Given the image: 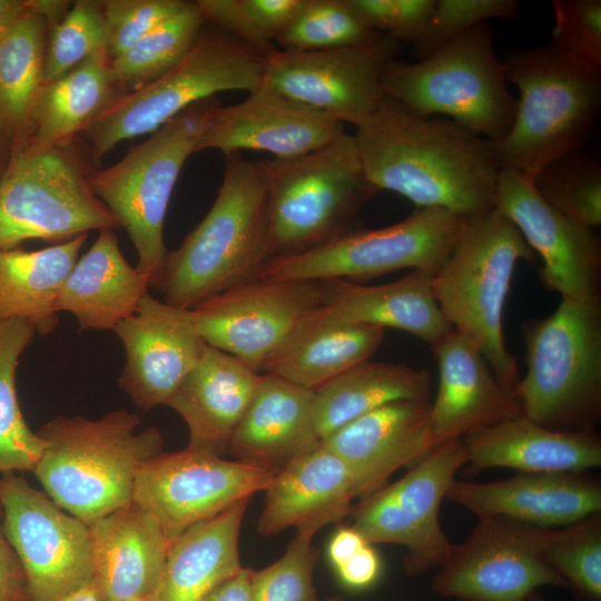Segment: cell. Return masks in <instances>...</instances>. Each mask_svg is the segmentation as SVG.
I'll list each match as a JSON object with an SVG mask.
<instances>
[{
  "label": "cell",
  "instance_id": "obj_1",
  "mask_svg": "<svg viewBox=\"0 0 601 601\" xmlns=\"http://www.w3.org/2000/svg\"><path fill=\"white\" fill-rule=\"evenodd\" d=\"M368 180L417 208L470 217L494 208L501 168L492 141L386 97L354 134Z\"/></svg>",
  "mask_w": 601,
  "mask_h": 601
},
{
  "label": "cell",
  "instance_id": "obj_2",
  "mask_svg": "<svg viewBox=\"0 0 601 601\" xmlns=\"http://www.w3.org/2000/svg\"><path fill=\"white\" fill-rule=\"evenodd\" d=\"M269 259L267 180L259 161L225 156L217 197L203 220L167 253L158 290L166 304L193 309L256 280Z\"/></svg>",
  "mask_w": 601,
  "mask_h": 601
},
{
  "label": "cell",
  "instance_id": "obj_3",
  "mask_svg": "<svg viewBox=\"0 0 601 601\" xmlns=\"http://www.w3.org/2000/svg\"><path fill=\"white\" fill-rule=\"evenodd\" d=\"M520 98L510 131L492 142L501 169L531 181L550 161L583 150L601 110V72L550 42L511 49L502 59Z\"/></svg>",
  "mask_w": 601,
  "mask_h": 601
},
{
  "label": "cell",
  "instance_id": "obj_4",
  "mask_svg": "<svg viewBox=\"0 0 601 601\" xmlns=\"http://www.w3.org/2000/svg\"><path fill=\"white\" fill-rule=\"evenodd\" d=\"M141 420L127 410L99 420L57 416L37 433L46 447L33 470L45 493L89 524L134 496L140 465L162 452L156 426L136 433Z\"/></svg>",
  "mask_w": 601,
  "mask_h": 601
},
{
  "label": "cell",
  "instance_id": "obj_5",
  "mask_svg": "<svg viewBox=\"0 0 601 601\" xmlns=\"http://www.w3.org/2000/svg\"><path fill=\"white\" fill-rule=\"evenodd\" d=\"M259 164L268 189L269 258L308 252L361 229L362 210L380 193L347 132L312 152Z\"/></svg>",
  "mask_w": 601,
  "mask_h": 601
},
{
  "label": "cell",
  "instance_id": "obj_6",
  "mask_svg": "<svg viewBox=\"0 0 601 601\" xmlns=\"http://www.w3.org/2000/svg\"><path fill=\"white\" fill-rule=\"evenodd\" d=\"M534 253L514 224L495 208L466 218L447 259L432 278L435 299L446 321L470 336L500 384L514 392L515 357L503 337V309L512 276Z\"/></svg>",
  "mask_w": 601,
  "mask_h": 601
},
{
  "label": "cell",
  "instance_id": "obj_7",
  "mask_svg": "<svg viewBox=\"0 0 601 601\" xmlns=\"http://www.w3.org/2000/svg\"><path fill=\"white\" fill-rule=\"evenodd\" d=\"M526 374L513 394L528 418L558 431H593L601 416L600 302L561 298L523 326Z\"/></svg>",
  "mask_w": 601,
  "mask_h": 601
},
{
  "label": "cell",
  "instance_id": "obj_8",
  "mask_svg": "<svg viewBox=\"0 0 601 601\" xmlns=\"http://www.w3.org/2000/svg\"><path fill=\"white\" fill-rule=\"evenodd\" d=\"M381 87L408 111L449 118L492 142L510 131L516 111L489 22L416 62L393 60Z\"/></svg>",
  "mask_w": 601,
  "mask_h": 601
},
{
  "label": "cell",
  "instance_id": "obj_9",
  "mask_svg": "<svg viewBox=\"0 0 601 601\" xmlns=\"http://www.w3.org/2000/svg\"><path fill=\"white\" fill-rule=\"evenodd\" d=\"M218 106L215 97L200 101L160 127L120 161L86 170L90 189L131 239L137 252L136 268L148 277L150 287L158 288L167 255L164 223L170 196Z\"/></svg>",
  "mask_w": 601,
  "mask_h": 601
},
{
  "label": "cell",
  "instance_id": "obj_10",
  "mask_svg": "<svg viewBox=\"0 0 601 601\" xmlns=\"http://www.w3.org/2000/svg\"><path fill=\"white\" fill-rule=\"evenodd\" d=\"M265 57L230 35L198 38L185 57L155 80L117 95L83 131L92 159L117 144L155 132L191 106L221 91L258 88Z\"/></svg>",
  "mask_w": 601,
  "mask_h": 601
},
{
  "label": "cell",
  "instance_id": "obj_11",
  "mask_svg": "<svg viewBox=\"0 0 601 601\" xmlns=\"http://www.w3.org/2000/svg\"><path fill=\"white\" fill-rule=\"evenodd\" d=\"M86 170L71 146L16 144L0 178V249L120 227L90 189Z\"/></svg>",
  "mask_w": 601,
  "mask_h": 601
},
{
  "label": "cell",
  "instance_id": "obj_12",
  "mask_svg": "<svg viewBox=\"0 0 601 601\" xmlns=\"http://www.w3.org/2000/svg\"><path fill=\"white\" fill-rule=\"evenodd\" d=\"M466 218L440 208H416L394 225L361 228L308 252L272 257L257 279L365 282L403 268L434 276Z\"/></svg>",
  "mask_w": 601,
  "mask_h": 601
},
{
  "label": "cell",
  "instance_id": "obj_13",
  "mask_svg": "<svg viewBox=\"0 0 601 601\" xmlns=\"http://www.w3.org/2000/svg\"><path fill=\"white\" fill-rule=\"evenodd\" d=\"M466 464L462 439L437 445L398 481L362 497L351 512V526L372 545L403 546L410 577L440 569L454 544L440 523L441 503Z\"/></svg>",
  "mask_w": 601,
  "mask_h": 601
},
{
  "label": "cell",
  "instance_id": "obj_14",
  "mask_svg": "<svg viewBox=\"0 0 601 601\" xmlns=\"http://www.w3.org/2000/svg\"><path fill=\"white\" fill-rule=\"evenodd\" d=\"M6 536L27 578L30 601H52L92 580L89 526L66 513L24 475L0 474Z\"/></svg>",
  "mask_w": 601,
  "mask_h": 601
},
{
  "label": "cell",
  "instance_id": "obj_15",
  "mask_svg": "<svg viewBox=\"0 0 601 601\" xmlns=\"http://www.w3.org/2000/svg\"><path fill=\"white\" fill-rule=\"evenodd\" d=\"M401 48L377 32L363 43L334 49H276L265 57L260 86L358 127L384 97L382 76Z\"/></svg>",
  "mask_w": 601,
  "mask_h": 601
},
{
  "label": "cell",
  "instance_id": "obj_16",
  "mask_svg": "<svg viewBox=\"0 0 601 601\" xmlns=\"http://www.w3.org/2000/svg\"><path fill=\"white\" fill-rule=\"evenodd\" d=\"M274 474L186 447L164 451L137 471L134 496L173 542L193 525L265 491Z\"/></svg>",
  "mask_w": 601,
  "mask_h": 601
},
{
  "label": "cell",
  "instance_id": "obj_17",
  "mask_svg": "<svg viewBox=\"0 0 601 601\" xmlns=\"http://www.w3.org/2000/svg\"><path fill=\"white\" fill-rule=\"evenodd\" d=\"M323 305L322 280H253L190 309L203 341L256 372L311 312Z\"/></svg>",
  "mask_w": 601,
  "mask_h": 601
},
{
  "label": "cell",
  "instance_id": "obj_18",
  "mask_svg": "<svg viewBox=\"0 0 601 601\" xmlns=\"http://www.w3.org/2000/svg\"><path fill=\"white\" fill-rule=\"evenodd\" d=\"M544 585L569 589L528 539L522 523L481 518L453 544L432 590L456 601H530Z\"/></svg>",
  "mask_w": 601,
  "mask_h": 601
},
{
  "label": "cell",
  "instance_id": "obj_19",
  "mask_svg": "<svg viewBox=\"0 0 601 601\" xmlns=\"http://www.w3.org/2000/svg\"><path fill=\"white\" fill-rule=\"evenodd\" d=\"M494 208L540 255L542 284L561 298L600 302L601 246L593 228L561 213L533 181L501 169Z\"/></svg>",
  "mask_w": 601,
  "mask_h": 601
},
{
  "label": "cell",
  "instance_id": "obj_20",
  "mask_svg": "<svg viewBox=\"0 0 601 601\" xmlns=\"http://www.w3.org/2000/svg\"><path fill=\"white\" fill-rule=\"evenodd\" d=\"M345 132L333 116L259 86L240 102L215 109L195 152L256 150L286 159L321 149Z\"/></svg>",
  "mask_w": 601,
  "mask_h": 601
},
{
  "label": "cell",
  "instance_id": "obj_21",
  "mask_svg": "<svg viewBox=\"0 0 601 601\" xmlns=\"http://www.w3.org/2000/svg\"><path fill=\"white\" fill-rule=\"evenodd\" d=\"M114 331L126 351L118 384L144 411L168 404L207 346L190 309L159 302L149 292Z\"/></svg>",
  "mask_w": 601,
  "mask_h": 601
},
{
  "label": "cell",
  "instance_id": "obj_22",
  "mask_svg": "<svg viewBox=\"0 0 601 601\" xmlns=\"http://www.w3.org/2000/svg\"><path fill=\"white\" fill-rule=\"evenodd\" d=\"M445 499L477 519L553 529L601 512V483L587 472L518 473L491 482L455 480Z\"/></svg>",
  "mask_w": 601,
  "mask_h": 601
},
{
  "label": "cell",
  "instance_id": "obj_23",
  "mask_svg": "<svg viewBox=\"0 0 601 601\" xmlns=\"http://www.w3.org/2000/svg\"><path fill=\"white\" fill-rule=\"evenodd\" d=\"M430 410L426 400L391 402L344 425L322 444L347 465L358 497H365L435 447Z\"/></svg>",
  "mask_w": 601,
  "mask_h": 601
},
{
  "label": "cell",
  "instance_id": "obj_24",
  "mask_svg": "<svg viewBox=\"0 0 601 601\" xmlns=\"http://www.w3.org/2000/svg\"><path fill=\"white\" fill-rule=\"evenodd\" d=\"M432 349L439 368L430 410L435 447L522 414L515 395L500 384L470 336L452 329Z\"/></svg>",
  "mask_w": 601,
  "mask_h": 601
},
{
  "label": "cell",
  "instance_id": "obj_25",
  "mask_svg": "<svg viewBox=\"0 0 601 601\" xmlns=\"http://www.w3.org/2000/svg\"><path fill=\"white\" fill-rule=\"evenodd\" d=\"M88 526L102 601L150 599L171 544L157 521L131 500Z\"/></svg>",
  "mask_w": 601,
  "mask_h": 601
},
{
  "label": "cell",
  "instance_id": "obj_26",
  "mask_svg": "<svg viewBox=\"0 0 601 601\" xmlns=\"http://www.w3.org/2000/svg\"><path fill=\"white\" fill-rule=\"evenodd\" d=\"M262 378L236 357L207 345L167 404L187 424L188 447L219 456L228 452Z\"/></svg>",
  "mask_w": 601,
  "mask_h": 601
},
{
  "label": "cell",
  "instance_id": "obj_27",
  "mask_svg": "<svg viewBox=\"0 0 601 601\" xmlns=\"http://www.w3.org/2000/svg\"><path fill=\"white\" fill-rule=\"evenodd\" d=\"M313 400L314 391L264 374L228 452L237 461L275 475L321 444L313 422Z\"/></svg>",
  "mask_w": 601,
  "mask_h": 601
},
{
  "label": "cell",
  "instance_id": "obj_28",
  "mask_svg": "<svg viewBox=\"0 0 601 601\" xmlns=\"http://www.w3.org/2000/svg\"><path fill=\"white\" fill-rule=\"evenodd\" d=\"M462 440L471 472L508 467L519 473H568L601 465V439L595 430H552L523 414Z\"/></svg>",
  "mask_w": 601,
  "mask_h": 601
},
{
  "label": "cell",
  "instance_id": "obj_29",
  "mask_svg": "<svg viewBox=\"0 0 601 601\" xmlns=\"http://www.w3.org/2000/svg\"><path fill=\"white\" fill-rule=\"evenodd\" d=\"M264 492L257 523L264 536L308 522L337 523L351 514L358 497L349 469L322 442L276 473Z\"/></svg>",
  "mask_w": 601,
  "mask_h": 601
},
{
  "label": "cell",
  "instance_id": "obj_30",
  "mask_svg": "<svg viewBox=\"0 0 601 601\" xmlns=\"http://www.w3.org/2000/svg\"><path fill=\"white\" fill-rule=\"evenodd\" d=\"M384 336V328L351 321L323 304L302 319L264 372L316 391L370 359Z\"/></svg>",
  "mask_w": 601,
  "mask_h": 601
},
{
  "label": "cell",
  "instance_id": "obj_31",
  "mask_svg": "<svg viewBox=\"0 0 601 601\" xmlns=\"http://www.w3.org/2000/svg\"><path fill=\"white\" fill-rule=\"evenodd\" d=\"M149 279L125 259L112 229H102L88 252L76 262L56 302L80 329H114L134 315Z\"/></svg>",
  "mask_w": 601,
  "mask_h": 601
},
{
  "label": "cell",
  "instance_id": "obj_32",
  "mask_svg": "<svg viewBox=\"0 0 601 601\" xmlns=\"http://www.w3.org/2000/svg\"><path fill=\"white\" fill-rule=\"evenodd\" d=\"M432 275L413 270L401 279L365 285L346 279L323 283V304L362 324L410 333L431 347L453 327L435 299Z\"/></svg>",
  "mask_w": 601,
  "mask_h": 601
},
{
  "label": "cell",
  "instance_id": "obj_33",
  "mask_svg": "<svg viewBox=\"0 0 601 601\" xmlns=\"http://www.w3.org/2000/svg\"><path fill=\"white\" fill-rule=\"evenodd\" d=\"M249 500L193 525L171 542L149 601H204L243 568L239 534Z\"/></svg>",
  "mask_w": 601,
  "mask_h": 601
},
{
  "label": "cell",
  "instance_id": "obj_34",
  "mask_svg": "<svg viewBox=\"0 0 601 601\" xmlns=\"http://www.w3.org/2000/svg\"><path fill=\"white\" fill-rule=\"evenodd\" d=\"M108 50L90 56L55 80L41 85L19 142L68 147L117 96Z\"/></svg>",
  "mask_w": 601,
  "mask_h": 601
},
{
  "label": "cell",
  "instance_id": "obj_35",
  "mask_svg": "<svg viewBox=\"0 0 601 601\" xmlns=\"http://www.w3.org/2000/svg\"><path fill=\"white\" fill-rule=\"evenodd\" d=\"M87 234L39 250L0 249V321L22 319L40 335L58 325L56 302Z\"/></svg>",
  "mask_w": 601,
  "mask_h": 601
},
{
  "label": "cell",
  "instance_id": "obj_36",
  "mask_svg": "<svg viewBox=\"0 0 601 601\" xmlns=\"http://www.w3.org/2000/svg\"><path fill=\"white\" fill-rule=\"evenodd\" d=\"M431 376L407 364L371 362L356 364L316 391L313 422L324 440L349 422L387 403L430 401Z\"/></svg>",
  "mask_w": 601,
  "mask_h": 601
},
{
  "label": "cell",
  "instance_id": "obj_37",
  "mask_svg": "<svg viewBox=\"0 0 601 601\" xmlns=\"http://www.w3.org/2000/svg\"><path fill=\"white\" fill-rule=\"evenodd\" d=\"M49 26L33 10L0 37V120L16 144L26 132L30 109L42 85Z\"/></svg>",
  "mask_w": 601,
  "mask_h": 601
},
{
  "label": "cell",
  "instance_id": "obj_38",
  "mask_svg": "<svg viewBox=\"0 0 601 601\" xmlns=\"http://www.w3.org/2000/svg\"><path fill=\"white\" fill-rule=\"evenodd\" d=\"M36 333L26 321H0V474L33 472L46 447L27 425L16 391L19 358Z\"/></svg>",
  "mask_w": 601,
  "mask_h": 601
},
{
  "label": "cell",
  "instance_id": "obj_39",
  "mask_svg": "<svg viewBox=\"0 0 601 601\" xmlns=\"http://www.w3.org/2000/svg\"><path fill=\"white\" fill-rule=\"evenodd\" d=\"M523 528L580 601H601V512L561 528Z\"/></svg>",
  "mask_w": 601,
  "mask_h": 601
},
{
  "label": "cell",
  "instance_id": "obj_40",
  "mask_svg": "<svg viewBox=\"0 0 601 601\" xmlns=\"http://www.w3.org/2000/svg\"><path fill=\"white\" fill-rule=\"evenodd\" d=\"M204 21L196 1H187L181 10L111 59V73L117 86L131 85L137 89L167 72L196 43Z\"/></svg>",
  "mask_w": 601,
  "mask_h": 601
},
{
  "label": "cell",
  "instance_id": "obj_41",
  "mask_svg": "<svg viewBox=\"0 0 601 601\" xmlns=\"http://www.w3.org/2000/svg\"><path fill=\"white\" fill-rule=\"evenodd\" d=\"M539 194L574 220L595 228L601 225V166L583 150L546 164L534 177Z\"/></svg>",
  "mask_w": 601,
  "mask_h": 601
},
{
  "label": "cell",
  "instance_id": "obj_42",
  "mask_svg": "<svg viewBox=\"0 0 601 601\" xmlns=\"http://www.w3.org/2000/svg\"><path fill=\"white\" fill-rule=\"evenodd\" d=\"M376 33L348 0H304L274 42L284 51H316L359 45Z\"/></svg>",
  "mask_w": 601,
  "mask_h": 601
},
{
  "label": "cell",
  "instance_id": "obj_43",
  "mask_svg": "<svg viewBox=\"0 0 601 601\" xmlns=\"http://www.w3.org/2000/svg\"><path fill=\"white\" fill-rule=\"evenodd\" d=\"M322 528L317 522L297 528L283 556L259 571L253 570V601H319L314 587L318 551L313 538Z\"/></svg>",
  "mask_w": 601,
  "mask_h": 601
},
{
  "label": "cell",
  "instance_id": "obj_44",
  "mask_svg": "<svg viewBox=\"0 0 601 601\" xmlns=\"http://www.w3.org/2000/svg\"><path fill=\"white\" fill-rule=\"evenodd\" d=\"M50 31L42 83L65 75L96 52L108 50L109 35L101 1L73 2Z\"/></svg>",
  "mask_w": 601,
  "mask_h": 601
},
{
  "label": "cell",
  "instance_id": "obj_45",
  "mask_svg": "<svg viewBox=\"0 0 601 601\" xmlns=\"http://www.w3.org/2000/svg\"><path fill=\"white\" fill-rule=\"evenodd\" d=\"M520 13L515 0H435L413 52L421 60L480 23L491 19L516 21Z\"/></svg>",
  "mask_w": 601,
  "mask_h": 601
},
{
  "label": "cell",
  "instance_id": "obj_46",
  "mask_svg": "<svg viewBox=\"0 0 601 601\" xmlns=\"http://www.w3.org/2000/svg\"><path fill=\"white\" fill-rule=\"evenodd\" d=\"M550 43L601 72V1L553 0Z\"/></svg>",
  "mask_w": 601,
  "mask_h": 601
},
{
  "label": "cell",
  "instance_id": "obj_47",
  "mask_svg": "<svg viewBox=\"0 0 601 601\" xmlns=\"http://www.w3.org/2000/svg\"><path fill=\"white\" fill-rule=\"evenodd\" d=\"M184 0H105L110 59L118 57L162 21L184 8Z\"/></svg>",
  "mask_w": 601,
  "mask_h": 601
},
{
  "label": "cell",
  "instance_id": "obj_48",
  "mask_svg": "<svg viewBox=\"0 0 601 601\" xmlns=\"http://www.w3.org/2000/svg\"><path fill=\"white\" fill-rule=\"evenodd\" d=\"M375 32L413 46L421 37L435 0H348Z\"/></svg>",
  "mask_w": 601,
  "mask_h": 601
},
{
  "label": "cell",
  "instance_id": "obj_49",
  "mask_svg": "<svg viewBox=\"0 0 601 601\" xmlns=\"http://www.w3.org/2000/svg\"><path fill=\"white\" fill-rule=\"evenodd\" d=\"M196 3L205 20L217 23L264 57L276 50L274 41L256 27L243 0H198Z\"/></svg>",
  "mask_w": 601,
  "mask_h": 601
},
{
  "label": "cell",
  "instance_id": "obj_50",
  "mask_svg": "<svg viewBox=\"0 0 601 601\" xmlns=\"http://www.w3.org/2000/svg\"><path fill=\"white\" fill-rule=\"evenodd\" d=\"M304 0H243L259 31L272 41L290 24Z\"/></svg>",
  "mask_w": 601,
  "mask_h": 601
},
{
  "label": "cell",
  "instance_id": "obj_51",
  "mask_svg": "<svg viewBox=\"0 0 601 601\" xmlns=\"http://www.w3.org/2000/svg\"><path fill=\"white\" fill-rule=\"evenodd\" d=\"M334 570L345 587L363 590L373 585L380 578L382 560L374 546L368 543Z\"/></svg>",
  "mask_w": 601,
  "mask_h": 601
},
{
  "label": "cell",
  "instance_id": "obj_52",
  "mask_svg": "<svg viewBox=\"0 0 601 601\" xmlns=\"http://www.w3.org/2000/svg\"><path fill=\"white\" fill-rule=\"evenodd\" d=\"M0 515L1 506H0ZM27 578L0 522V601H28Z\"/></svg>",
  "mask_w": 601,
  "mask_h": 601
},
{
  "label": "cell",
  "instance_id": "obj_53",
  "mask_svg": "<svg viewBox=\"0 0 601 601\" xmlns=\"http://www.w3.org/2000/svg\"><path fill=\"white\" fill-rule=\"evenodd\" d=\"M366 540L351 525L338 528L327 545V555L334 569L343 564L363 546Z\"/></svg>",
  "mask_w": 601,
  "mask_h": 601
},
{
  "label": "cell",
  "instance_id": "obj_54",
  "mask_svg": "<svg viewBox=\"0 0 601 601\" xmlns=\"http://www.w3.org/2000/svg\"><path fill=\"white\" fill-rule=\"evenodd\" d=\"M252 573V569L243 566L215 588L204 601H253Z\"/></svg>",
  "mask_w": 601,
  "mask_h": 601
},
{
  "label": "cell",
  "instance_id": "obj_55",
  "mask_svg": "<svg viewBox=\"0 0 601 601\" xmlns=\"http://www.w3.org/2000/svg\"><path fill=\"white\" fill-rule=\"evenodd\" d=\"M32 10V0H0V37Z\"/></svg>",
  "mask_w": 601,
  "mask_h": 601
},
{
  "label": "cell",
  "instance_id": "obj_56",
  "mask_svg": "<svg viewBox=\"0 0 601 601\" xmlns=\"http://www.w3.org/2000/svg\"><path fill=\"white\" fill-rule=\"evenodd\" d=\"M16 140L6 127V125L0 120V178L4 174L10 159L13 154Z\"/></svg>",
  "mask_w": 601,
  "mask_h": 601
},
{
  "label": "cell",
  "instance_id": "obj_57",
  "mask_svg": "<svg viewBox=\"0 0 601 601\" xmlns=\"http://www.w3.org/2000/svg\"><path fill=\"white\" fill-rule=\"evenodd\" d=\"M52 601H102V599L95 581L91 580L78 590Z\"/></svg>",
  "mask_w": 601,
  "mask_h": 601
},
{
  "label": "cell",
  "instance_id": "obj_58",
  "mask_svg": "<svg viewBox=\"0 0 601 601\" xmlns=\"http://www.w3.org/2000/svg\"><path fill=\"white\" fill-rule=\"evenodd\" d=\"M324 601H345L342 597L338 595H332L325 599Z\"/></svg>",
  "mask_w": 601,
  "mask_h": 601
},
{
  "label": "cell",
  "instance_id": "obj_59",
  "mask_svg": "<svg viewBox=\"0 0 601 601\" xmlns=\"http://www.w3.org/2000/svg\"><path fill=\"white\" fill-rule=\"evenodd\" d=\"M530 601H543V600L536 594Z\"/></svg>",
  "mask_w": 601,
  "mask_h": 601
},
{
  "label": "cell",
  "instance_id": "obj_60",
  "mask_svg": "<svg viewBox=\"0 0 601 601\" xmlns=\"http://www.w3.org/2000/svg\"><path fill=\"white\" fill-rule=\"evenodd\" d=\"M126 601H149V599H130V600H126Z\"/></svg>",
  "mask_w": 601,
  "mask_h": 601
}]
</instances>
